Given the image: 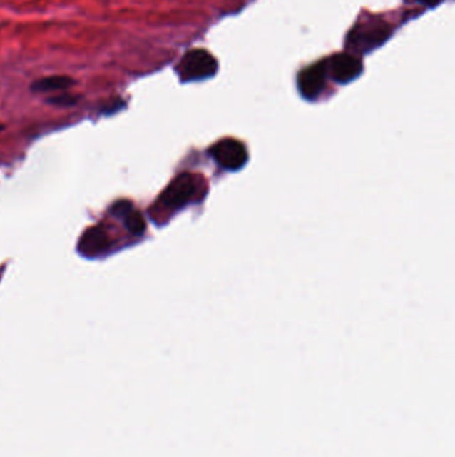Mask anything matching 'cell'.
<instances>
[{"label": "cell", "instance_id": "1", "mask_svg": "<svg viewBox=\"0 0 455 457\" xmlns=\"http://www.w3.org/2000/svg\"><path fill=\"white\" fill-rule=\"evenodd\" d=\"M176 70L183 82L205 81L217 74L218 62L206 50H191L183 55Z\"/></svg>", "mask_w": 455, "mask_h": 457}, {"label": "cell", "instance_id": "2", "mask_svg": "<svg viewBox=\"0 0 455 457\" xmlns=\"http://www.w3.org/2000/svg\"><path fill=\"white\" fill-rule=\"evenodd\" d=\"M390 27L381 21H369L358 24L347 38V47L354 52L372 51L390 36Z\"/></svg>", "mask_w": 455, "mask_h": 457}, {"label": "cell", "instance_id": "3", "mask_svg": "<svg viewBox=\"0 0 455 457\" xmlns=\"http://www.w3.org/2000/svg\"><path fill=\"white\" fill-rule=\"evenodd\" d=\"M208 154L217 162L218 166L228 171H237L248 161L246 146L231 138L218 141L208 149Z\"/></svg>", "mask_w": 455, "mask_h": 457}, {"label": "cell", "instance_id": "4", "mask_svg": "<svg viewBox=\"0 0 455 457\" xmlns=\"http://www.w3.org/2000/svg\"><path fill=\"white\" fill-rule=\"evenodd\" d=\"M197 194V179L191 174H180L165 187L160 196L162 205L167 209H180Z\"/></svg>", "mask_w": 455, "mask_h": 457}, {"label": "cell", "instance_id": "5", "mask_svg": "<svg viewBox=\"0 0 455 457\" xmlns=\"http://www.w3.org/2000/svg\"><path fill=\"white\" fill-rule=\"evenodd\" d=\"M326 79L327 69L324 62L312 64L310 67L302 70L298 75V90L300 95L307 101L317 99L324 90Z\"/></svg>", "mask_w": 455, "mask_h": 457}, {"label": "cell", "instance_id": "6", "mask_svg": "<svg viewBox=\"0 0 455 457\" xmlns=\"http://www.w3.org/2000/svg\"><path fill=\"white\" fill-rule=\"evenodd\" d=\"M327 74L338 84H349L362 73V62L352 54H339L326 63Z\"/></svg>", "mask_w": 455, "mask_h": 457}, {"label": "cell", "instance_id": "7", "mask_svg": "<svg viewBox=\"0 0 455 457\" xmlns=\"http://www.w3.org/2000/svg\"><path fill=\"white\" fill-rule=\"evenodd\" d=\"M108 245H110V238L103 228H91L84 231L82 238L79 241L78 249L83 256L93 257L107 249Z\"/></svg>", "mask_w": 455, "mask_h": 457}, {"label": "cell", "instance_id": "8", "mask_svg": "<svg viewBox=\"0 0 455 457\" xmlns=\"http://www.w3.org/2000/svg\"><path fill=\"white\" fill-rule=\"evenodd\" d=\"M75 84L71 76L67 75H51L35 81L31 84L32 91L35 93H51V91H62L68 90Z\"/></svg>", "mask_w": 455, "mask_h": 457}, {"label": "cell", "instance_id": "9", "mask_svg": "<svg viewBox=\"0 0 455 457\" xmlns=\"http://www.w3.org/2000/svg\"><path fill=\"white\" fill-rule=\"evenodd\" d=\"M123 219L126 228H128V231L133 233L134 236H140L145 233V221L139 211L133 209Z\"/></svg>", "mask_w": 455, "mask_h": 457}, {"label": "cell", "instance_id": "10", "mask_svg": "<svg viewBox=\"0 0 455 457\" xmlns=\"http://www.w3.org/2000/svg\"><path fill=\"white\" fill-rule=\"evenodd\" d=\"M79 99H81V96H78V95L64 93L48 98V104H53V106H59V107H71L73 104H78Z\"/></svg>", "mask_w": 455, "mask_h": 457}, {"label": "cell", "instance_id": "11", "mask_svg": "<svg viewBox=\"0 0 455 457\" xmlns=\"http://www.w3.org/2000/svg\"><path fill=\"white\" fill-rule=\"evenodd\" d=\"M133 210V205L128 201H119L113 206V213L118 217L124 219Z\"/></svg>", "mask_w": 455, "mask_h": 457}, {"label": "cell", "instance_id": "12", "mask_svg": "<svg viewBox=\"0 0 455 457\" xmlns=\"http://www.w3.org/2000/svg\"><path fill=\"white\" fill-rule=\"evenodd\" d=\"M419 3H422L424 6H427V7H435V6H438L439 3H442L444 0H418Z\"/></svg>", "mask_w": 455, "mask_h": 457}, {"label": "cell", "instance_id": "13", "mask_svg": "<svg viewBox=\"0 0 455 457\" xmlns=\"http://www.w3.org/2000/svg\"><path fill=\"white\" fill-rule=\"evenodd\" d=\"M3 129H4V127H3V126L0 125V131H1V130H3Z\"/></svg>", "mask_w": 455, "mask_h": 457}]
</instances>
